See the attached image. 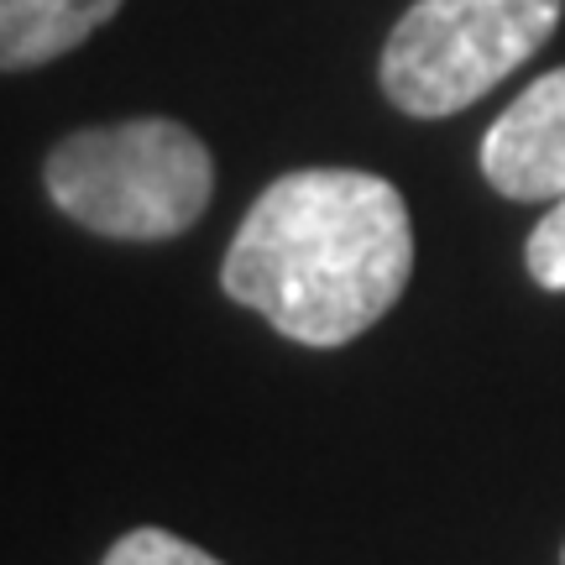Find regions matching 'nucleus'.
Listing matches in <instances>:
<instances>
[{"mask_svg":"<svg viewBox=\"0 0 565 565\" xmlns=\"http://www.w3.org/2000/svg\"><path fill=\"white\" fill-rule=\"evenodd\" d=\"M121 0H0V68H38L89 42Z\"/></svg>","mask_w":565,"mask_h":565,"instance_id":"obj_5","label":"nucleus"},{"mask_svg":"<svg viewBox=\"0 0 565 565\" xmlns=\"http://www.w3.org/2000/svg\"><path fill=\"white\" fill-rule=\"evenodd\" d=\"M42 183L68 221L110 242H173L210 210L215 162L189 126L137 116L89 126L47 152Z\"/></svg>","mask_w":565,"mask_h":565,"instance_id":"obj_2","label":"nucleus"},{"mask_svg":"<svg viewBox=\"0 0 565 565\" xmlns=\"http://www.w3.org/2000/svg\"><path fill=\"white\" fill-rule=\"evenodd\" d=\"M524 267L545 294H565V194L555 200V210H550L545 221L529 231Z\"/></svg>","mask_w":565,"mask_h":565,"instance_id":"obj_7","label":"nucleus"},{"mask_svg":"<svg viewBox=\"0 0 565 565\" xmlns=\"http://www.w3.org/2000/svg\"><path fill=\"white\" fill-rule=\"evenodd\" d=\"M414 221L404 194L362 168H299L252 200L221 288L299 345H345L404 299Z\"/></svg>","mask_w":565,"mask_h":565,"instance_id":"obj_1","label":"nucleus"},{"mask_svg":"<svg viewBox=\"0 0 565 565\" xmlns=\"http://www.w3.org/2000/svg\"><path fill=\"white\" fill-rule=\"evenodd\" d=\"M487 183L519 204L565 194V68L534 79L482 137Z\"/></svg>","mask_w":565,"mask_h":565,"instance_id":"obj_4","label":"nucleus"},{"mask_svg":"<svg viewBox=\"0 0 565 565\" xmlns=\"http://www.w3.org/2000/svg\"><path fill=\"white\" fill-rule=\"evenodd\" d=\"M561 565H565V555H561Z\"/></svg>","mask_w":565,"mask_h":565,"instance_id":"obj_8","label":"nucleus"},{"mask_svg":"<svg viewBox=\"0 0 565 565\" xmlns=\"http://www.w3.org/2000/svg\"><path fill=\"white\" fill-rule=\"evenodd\" d=\"M565 0H414L383 47V95L414 121L477 105L561 26Z\"/></svg>","mask_w":565,"mask_h":565,"instance_id":"obj_3","label":"nucleus"},{"mask_svg":"<svg viewBox=\"0 0 565 565\" xmlns=\"http://www.w3.org/2000/svg\"><path fill=\"white\" fill-rule=\"evenodd\" d=\"M100 565H225V561H215L210 550L189 545V540L168 534V529H131V534H121L116 545L105 550Z\"/></svg>","mask_w":565,"mask_h":565,"instance_id":"obj_6","label":"nucleus"}]
</instances>
